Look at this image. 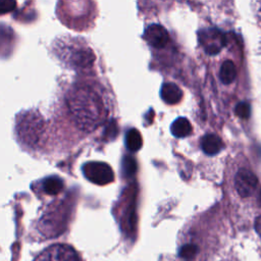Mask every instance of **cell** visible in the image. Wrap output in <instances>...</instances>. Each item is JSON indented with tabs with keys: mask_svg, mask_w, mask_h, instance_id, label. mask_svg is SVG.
<instances>
[{
	"mask_svg": "<svg viewBox=\"0 0 261 261\" xmlns=\"http://www.w3.org/2000/svg\"><path fill=\"white\" fill-rule=\"evenodd\" d=\"M65 114L82 132H92L104 122L107 109L100 94L90 85L74 83L64 95Z\"/></svg>",
	"mask_w": 261,
	"mask_h": 261,
	"instance_id": "cell-1",
	"label": "cell"
},
{
	"mask_svg": "<svg viewBox=\"0 0 261 261\" xmlns=\"http://www.w3.org/2000/svg\"><path fill=\"white\" fill-rule=\"evenodd\" d=\"M15 135L18 143L29 151H38L45 146L47 123L36 109L18 113L15 122Z\"/></svg>",
	"mask_w": 261,
	"mask_h": 261,
	"instance_id": "cell-2",
	"label": "cell"
},
{
	"mask_svg": "<svg viewBox=\"0 0 261 261\" xmlns=\"http://www.w3.org/2000/svg\"><path fill=\"white\" fill-rule=\"evenodd\" d=\"M53 51L65 66L73 69H86L93 65L95 54L80 39L62 37L53 44Z\"/></svg>",
	"mask_w": 261,
	"mask_h": 261,
	"instance_id": "cell-3",
	"label": "cell"
},
{
	"mask_svg": "<svg viewBox=\"0 0 261 261\" xmlns=\"http://www.w3.org/2000/svg\"><path fill=\"white\" fill-rule=\"evenodd\" d=\"M68 211L69 207L65 201L54 202L41 218L42 228L49 230V232H54V234H58L65 226Z\"/></svg>",
	"mask_w": 261,
	"mask_h": 261,
	"instance_id": "cell-4",
	"label": "cell"
},
{
	"mask_svg": "<svg viewBox=\"0 0 261 261\" xmlns=\"http://www.w3.org/2000/svg\"><path fill=\"white\" fill-rule=\"evenodd\" d=\"M84 176L91 182L99 186H105L113 181L114 173L112 168L105 162L91 161L82 167Z\"/></svg>",
	"mask_w": 261,
	"mask_h": 261,
	"instance_id": "cell-5",
	"label": "cell"
},
{
	"mask_svg": "<svg viewBox=\"0 0 261 261\" xmlns=\"http://www.w3.org/2000/svg\"><path fill=\"white\" fill-rule=\"evenodd\" d=\"M198 40L204 51L210 55L220 52L226 44L224 34L215 28H207L199 31Z\"/></svg>",
	"mask_w": 261,
	"mask_h": 261,
	"instance_id": "cell-6",
	"label": "cell"
},
{
	"mask_svg": "<svg viewBox=\"0 0 261 261\" xmlns=\"http://www.w3.org/2000/svg\"><path fill=\"white\" fill-rule=\"evenodd\" d=\"M35 261H80V259L71 246L55 244L45 249Z\"/></svg>",
	"mask_w": 261,
	"mask_h": 261,
	"instance_id": "cell-7",
	"label": "cell"
},
{
	"mask_svg": "<svg viewBox=\"0 0 261 261\" xmlns=\"http://www.w3.org/2000/svg\"><path fill=\"white\" fill-rule=\"evenodd\" d=\"M258 186V178L257 176L246 168H241L234 176V188L237 193L243 197L251 196Z\"/></svg>",
	"mask_w": 261,
	"mask_h": 261,
	"instance_id": "cell-8",
	"label": "cell"
},
{
	"mask_svg": "<svg viewBox=\"0 0 261 261\" xmlns=\"http://www.w3.org/2000/svg\"><path fill=\"white\" fill-rule=\"evenodd\" d=\"M144 38L152 47L163 48L169 40V35L164 27L161 24L153 23L145 30Z\"/></svg>",
	"mask_w": 261,
	"mask_h": 261,
	"instance_id": "cell-9",
	"label": "cell"
},
{
	"mask_svg": "<svg viewBox=\"0 0 261 261\" xmlns=\"http://www.w3.org/2000/svg\"><path fill=\"white\" fill-rule=\"evenodd\" d=\"M64 189V181L61 177L50 175L40 181V190L43 194L49 196H56Z\"/></svg>",
	"mask_w": 261,
	"mask_h": 261,
	"instance_id": "cell-10",
	"label": "cell"
},
{
	"mask_svg": "<svg viewBox=\"0 0 261 261\" xmlns=\"http://www.w3.org/2000/svg\"><path fill=\"white\" fill-rule=\"evenodd\" d=\"M160 95L162 100L169 104V105H173L178 103L181 98H182V91L180 90V88L178 86H176L173 83H165L163 84L161 91H160Z\"/></svg>",
	"mask_w": 261,
	"mask_h": 261,
	"instance_id": "cell-11",
	"label": "cell"
},
{
	"mask_svg": "<svg viewBox=\"0 0 261 261\" xmlns=\"http://www.w3.org/2000/svg\"><path fill=\"white\" fill-rule=\"evenodd\" d=\"M201 148L205 154L215 155L223 149V143L217 135L208 134L202 138Z\"/></svg>",
	"mask_w": 261,
	"mask_h": 261,
	"instance_id": "cell-12",
	"label": "cell"
},
{
	"mask_svg": "<svg viewBox=\"0 0 261 261\" xmlns=\"http://www.w3.org/2000/svg\"><path fill=\"white\" fill-rule=\"evenodd\" d=\"M171 134L176 138H185L191 135L192 125L186 117H178L171 123Z\"/></svg>",
	"mask_w": 261,
	"mask_h": 261,
	"instance_id": "cell-13",
	"label": "cell"
},
{
	"mask_svg": "<svg viewBox=\"0 0 261 261\" xmlns=\"http://www.w3.org/2000/svg\"><path fill=\"white\" fill-rule=\"evenodd\" d=\"M236 76H237V67L234 63L231 60H225L220 66V70H219L220 81L223 84L228 85L234 81Z\"/></svg>",
	"mask_w": 261,
	"mask_h": 261,
	"instance_id": "cell-14",
	"label": "cell"
},
{
	"mask_svg": "<svg viewBox=\"0 0 261 261\" xmlns=\"http://www.w3.org/2000/svg\"><path fill=\"white\" fill-rule=\"evenodd\" d=\"M143 144V139L140 132L136 128L129 129L125 135V145L127 149L132 152H136L141 149Z\"/></svg>",
	"mask_w": 261,
	"mask_h": 261,
	"instance_id": "cell-15",
	"label": "cell"
},
{
	"mask_svg": "<svg viewBox=\"0 0 261 261\" xmlns=\"http://www.w3.org/2000/svg\"><path fill=\"white\" fill-rule=\"evenodd\" d=\"M198 247L194 244H186L179 249V256L185 260H191L196 256Z\"/></svg>",
	"mask_w": 261,
	"mask_h": 261,
	"instance_id": "cell-16",
	"label": "cell"
},
{
	"mask_svg": "<svg viewBox=\"0 0 261 261\" xmlns=\"http://www.w3.org/2000/svg\"><path fill=\"white\" fill-rule=\"evenodd\" d=\"M234 112L240 118L246 119L250 116V113H251L250 105L247 102H240L237 104L234 108Z\"/></svg>",
	"mask_w": 261,
	"mask_h": 261,
	"instance_id": "cell-17",
	"label": "cell"
},
{
	"mask_svg": "<svg viewBox=\"0 0 261 261\" xmlns=\"http://www.w3.org/2000/svg\"><path fill=\"white\" fill-rule=\"evenodd\" d=\"M123 171L126 175H130L136 171V161L132 157H124L122 161Z\"/></svg>",
	"mask_w": 261,
	"mask_h": 261,
	"instance_id": "cell-18",
	"label": "cell"
},
{
	"mask_svg": "<svg viewBox=\"0 0 261 261\" xmlns=\"http://www.w3.org/2000/svg\"><path fill=\"white\" fill-rule=\"evenodd\" d=\"M15 6L16 2L14 1H0V15L12 11Z\"/></svg>",
	"mask_w": 261,
	"mask_h": 261,
	"instance_id": "cell-19",
	"label": "cell"
},
{
	"mask_svg": "<svg viewBox=\"0 0 261 261\" xmlns=\"http://www.w3.org/2000/svg\"><path fill=\"white\" fill-rule=\"evenodd\" d=\"M255 229L261 238V215H259L255 220Z\"/></svg>",
	"mask_w": 261,
	"mask_h": 261,
	"instance_id": "cell-20",
	"label": "cell"
},
{
	"mask_svg": "<svg viewBox=\"0 0 261 261\" xmlns=\"http://www.w3.org/2000/svg\"><path fill=\"white\" fill-rule=\"evenodd\" d=\"M258 203H259V205L261 206V192L259 193V197H258Z\"/></svg>",
	"mask_w": 261,
	"mask_h": 261,
	"instance_id": "cell-21",
	"label": "cell"
}]
</instances>
